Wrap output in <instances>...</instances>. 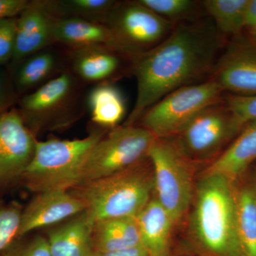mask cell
Returning <instances> with one entry per match:
<instances>
[{
    "mask_svg": "<svg viewBox=\"0 0 256 256\" xmlns=\"http://www.w3.org/2000/svg\"><path fill=\"white\" fill-rule=\"evenodd\" d=\"M176 24L138 0L118 2L106 22L112 36L110 48L130 64L164 41Z\"/></svg>",
    "mask_w": 256,
    "mask_h": 256,
    "instance_id": "cell-7",
    "label": "cell"
},
{
    "mask_svg": "<svg viewBox=\"0 0 256 256\" xmlns=\"http://www.w3.org/2000/svg\"><path fill=\"white\" fill-rule=\"evenodd\" d=\"M79 79L62 72L20 101V114L35 136L73 124L80 112Z\"/></svg>",
    "mask_w": 256,
    "mask_h": 256,
    "instance_id": "cell-5",
    "label": "cell"
},
{
    "mask_svg": "<svg viewBox=\"0 0 256 256\" xmlns=\"http://www.w3.org/2000/svg\"><path fill=\"white\" fill-rule=\"evenodd\" d=\"M143 162L130 169L80 186L76 195L95 222L137 217L150 201L153 178L140 166Z\"/></svg>",
    "mask_w": 256,
    "mask_h": 256,
    "instance_id": "cell-3",
    "label": "cell"
},
{
    "mask_svg": "<svg viewBox=\"0 0 256 256\" xmlns=\"http://www.w3.org/2000/svg\"><path fill=\"white\" fill-rule=\"evenodd\" d=\"M224 100L242 129L248 122L256 120V96L225 94Z\"/></svg>",
    "mask_w": 256,
    "mask_h": 256,
    "instance_id": "cell-27",
    "label": "cell"
},
{
    "mask_svg": "<svg viewBox=\"0 0 256 256\" xmlns=\"http://www.w3.org/2000/svg\"><path fill=\"white\" fill-rule=\"evenodd\" d=\"M4 256H52L47 238L36 236L9 250Z\"/></svg>",
    "mask_w": 256,
    "mask_h": 256,
    "instance_id": "cell-31",
    "label": "cell"
},
{
    "mask_svg": "<svg viewBox=\"0 0 256 256\" xmlns=\"http://www.w3.org/2000/svg\"><path fill=\"white\" fill-rule=\"evenodd\" d=\"M256 160V120L242 128L225 150L210 163L205 172L225 176L232 182Z\"/></svg>",
    "mask_w": 256,
    "mask_h": 256,
    "instance_id": "cell-18",
    "label": "cell"
},
{
    "mask_svg": "<svg viewBox=\"0 0 256 256\" xmlns=\"http://www.w3.org/2000/svg\"><path fill=\"white\" fill-rule=\"evenodd\" d=\"M92 256H149L142 246L124 249V250H116V252H94Z\"/></svg>",
    "mask_w": 256,
    "mask_h": 256,
    "instance_id": "cell-33",
    "label": "cell"
},
{
    "mask_svg": "<svg viewBox=\"0 0 256 256\" xmlns=\"http://www.w3.org/2000/svg\"><path fill=\"white\" fill-rule=\"evenodd\" d=\"M16 94L9 72L0 66V118L11 110L10 109L16 100Z\"/></svg>",
    "mask_w": 256,
    "mask_h": 256,
    "instance_id": "cell-30",
    "label": "cell"
},
{
    "mask_svg": "<svg viewBox=\"0 0 256 256\" xmlns=\"http://www.w3.org/2000/svg\"><path fill=\"white\" fill-rule=\"evenodd\" d=\"M210 78L225 94L256 96V45L240 36L226 42Z\"/></svg>",
    "mask_w": 256,
    "mask_h": 256,
    "instance_id": "cell-11",
    "label": "cell"
},
{
    "mask_svg": "<svg viewBox=\"0 0 256 256\" xmlns=\"http://www.w3.org/2000/svg\"><path fill=\"white\" fill-rule=\"evenodd\" d=\"M248 0H204L202 6L224 40L240 36Z\"/></svg>",
    "mask_w": 256,
    "mask_h": 256,
    "instance_id": "cell-24",
    "label": "cell"
},
{
    "mask_svg": "<svg viewBox=\"0 0 256 256\" xmlns=\"http://www.w3.org/2000/svg\"><path fill=\"white\" fill-rule=\"evenodd\" d=\"M122 60L126 58L106 45L74 48L70 52L73 74L86 82L104 84L114 78L122 68Z\"/></svg>",
    "mask_w": 256,
    "mask_h": 256,
    "instance_id": "cell-16",
    "label": "cell"
},
{
    "mask_svg": "<svg viewBox=\"0 0 256 256\" xmlns=\"http://www.w3.org/2000/svg\"><path fill=\"white\" fill-rule=\"evenodd\" d=\"M22 212L16 207L0 205V252L18 237Z\"/></svg>",
    "mask_w": 256,
    "mask_h": 256,
    "instance_id": "cell-28",
    "label": "cell"
},
{
    "mask_svg": "<svg viewBox=\"0 0 256 256\" xmlns=\"http://www.w3.org/2000/svg\"><path fill=\"white\" fill-rule=\"evenodd\" d=\"M156 198L174 223L186 214L193 197L191 164L171 138H156L148 152Z\"/></svg>",
    "mask_w": 256,
    "mask_h": 256,
    "instance_id": "cell-10",
    "label": "cell"
},
{
    "mask_svg": "<svg viewBox=\"0 0 256 256\" xmlns=\"http://www.w3.org/2000/svg\"><path fill=\"white\" fill-rule=\"evenodd\" d=\"M12 78L18 94L34 92L58 74L60 60L48 48L34 54L16 64Z\"/></svg>",
    "mask_w": 256,
    "mask_h": 256,
    "instance_id": "cell-21",
    "label": "cell"
},
{
    "mask_svg": "<svg viewBox=\"0 0 256 256\" xmlns=\"http://www.w3.org/2000/svg\"><path fill=\"white\" fill-rule=\"evenodd\" d=\"M28 3L26 0H0V20L20 16Z\"/></svg>",
    "mask_w": 256,
    "mask_h": 256,
    "instance_id": "cell-32",
    "label": "cell"
},
{
    "mask_svg": "<svg viewBox=\"0 0 256 256\" xmlns=\"http://www.w3.org/2000/svg\"><path fill=\"white\" fill-rule=\"evenodd\" d=\"M53 36L55 43L72 50L99 45L110 47L112 43L110 30L106 24L80 18H55Z\"/></svg>",
    "mask_w": 256,
    "mask_h": 256,
    "instance_id": "cell-20",
    "label": "cell"
},
{
    "mask_svg": "<svg viewBox=\"0 0 256 256\" xmlns=\"http://www.w3.org/2000/svg\"><path fill=\"white\" fill-rule=\"evenodd\" d=\"M226 42L207 15L176 24L164 41L131 62L138 94L124 126H134L170 92L208 80Z\"/></svg>",
    "mask_w": 256,
    "mask_h": 256,
    "instance_id": "cell-1",
    "label": "cell"
},
{
    "mask_svg": "<svg viewBox=\"0 0 256 256\" xmlns=\"http://www.w3.org/2000/svg\"><path fill=\"white\" fill-rule=\"evenodd\" d=\"M104 134L94 131L82 139L36 140L33 158L21 176L36 193L77 186L88 154Z\"/></svg>",
    "mask_w": 256,
    "mask_h": 256,
    "instance_id": "cell-4",
    "label": "cell"
},
{
    "mask_svg": "<svg viewBox=\"0 0 256 256\" xmlns=\"http://www.w3.org/2000/svg\"><path fill=\"white\" fill-rule=\"evenodd\" d=\"M55 18H76L104 24L118 1L114 0H52L42 1Z\"/></svg>",
    "mask_w": 256,
    "mask_h": 256,
    "instance_id": "cell-25",
    "label": "cell"
},
{
    "mask_svg": "<svg viewBox=\"0 0 256 256\" xmlns=\"http://www.w3.org/2000/svg\"><path fill=\"white\" fill-rule=\"evenodd\" d=\"M85 210L82 200L68 190L54 188L38 192L22 212L18 237L69 220Z\"/></svg>",
    "mask_w": 256,
    "mask_h": 256,
    "instance_id": "cell-13",
    "label": "cell"
},
{
    "mask_svg": "<svg viewBox=\"0 0 256 256\" xmlns=\"http://www.w3.org/2000/svg\"><path fill=\"white\" fill-rule=\"evenodd\" d=\"M16 18L0 20V66L12 60L15 47Z\"/></svg>",
    "mask_w": 256,
    "mask_h": 256,
    "instance_id": "cell-29",
    "label": "cell"
},
{
    "mask_svg": "<svg viewBox=\"0 0 256 256\" xmlns=\"http://www.w3.org/2000/svg\"><path fill=\"white\" fill-rule=\"evenodd\" d=\"M54 18L43 2H30L16 18L14 52L12 60L14 64L55 43L53 36Z\"/></svg>",
    "mask_w": 256,
    "mask_h": 256,
    "instance_id": "cell-14",
    "label": "cell"
},
{
    "mask_svg": "<svg viewBox=\"0 0 256 256\" xmlns=\"http://www.w3.org/2000/svg\"><path fill=\"white\" fill-rule=\"evenodd\" d=\"M161 18L174 24L202 18V2L193 0H138ZM205 13V12H204Z\"/></svg>",
    "mask_w": 256,
    "mask_h": 256,
    "instance_id": "cell-26",
    "label": "cell"
},
{
    "mask_svg": "<svg viewBox=\"0 0 256 256\" xmlns=\"http://www.w3.org/2000/svg\"><path fill=\"white\" fill-rule=\"evenodd\" d=\"M36 139L18 111L0 118V178L21 176L34 154Z\"/></svg>",
    "mask_w": 256,
    "mask_h": 256,
    "instance_id": "cell-12",
    "label": "cell"
},
{
    "mask_svg": "<svg viewBox=\"0 0 256 256\" xmlns=\"http://www.w3.org/2000/svg\"><path fill=\"white\" fill-rule=\"evenodd\" d=\"M236 192L233 182L205 172L196 186L192 214V233L215 256H239L236 232Z\"/></svg>",
    "mask_w": 256,
    "mask_h": 256,
    "instance_id": "cell-2",
    "label": "cell"
},
{
    "mask_svg": "<svg viewBox=\"0 0 256 256\" xmlns=\"http://www.w3.org/2000/svg\"><path fill=\"white\" fill-rule=\"evenodd\" d=\"M137 222L141 246L148 256H168L175 223L156 198H152L141 210Z\"/></svg>",
    "mask_w": 256,
    "mask_h": 256,
    "instance_id": "cell-17",
    "label": "cell"
},
{
    "mask_svg": "<svg viewBox=\"0 0 256 256\" xmlns=\"http://www.w3.org/2000/svg\"><path fill=\"white\" fill-rule=\"evenodd\" d=\"M94 252H110L141 246L137 217L96 220L92 234Z\"/></svg>",
    "mask_w": 256,
    "mask_h": 256,
    "instance_id": "cell-19",
    "label": "cell"
},
{
    "mask_svg": "<svg viewBox=\"0 0 256 256\" xmlns=\"http://www.w3.org/2000/svg\"><path fill=\"white\" fill-rule=\"evenodd\" d=\"M237 244L239 256H256V188L236 192Z\"/></svg>",
    "mask_w": 256,
    "mask_h": 256,
    "instance_id": "cell-23",
    "label": "cell"
},
{
    "mask_svg": "<svg viewBox=\"0 0 256 256\" xmlns=\"http://www.w3.org/2000/svg\"><path fill=\"white\" fill-rule=\"evenodd\" d=\"M242 130L224 98L204 109L178 134L170 138L192 164L212 162Z\"/></svg>",
    "mask_w": 256,
    "mask_h": 256,
    "instance_id": "cell-9",
    "label": "cell"
},
{
    "mask_svg": "<svg viewBox=\"0 0 256 256\" xmlns=\"http://www.w3.org/2000/svg\"><path fill=\"white\" fill-rule=\"evenodd\" d=\"M87 106L92 122L102 127L114 128L124 118L126 104L124 94L110 84H99L87 96Z\"/></svg>",
    "mask_w": 256,
    "mask_h": 256,
    "instance_id": "cell-22",
    "label": "cell"
},
{
    "mask_svg": "<svg viewBox=\"0 0 256 256\" xmlns=\"http://www.w3.org/2000/svg\"><path fill=\"white\" fill-rule=\"evenodd\" d=\"M156 138L139 126H122L104 134L90 150L82 165L78 184L107 178L133 166L148 158Z\"/></svg>",
    "mask_w": 256,
    "mask_h": 256,
    "instance_id": "cell-6",
    "label": "cell"
},
{
    "mask_svg": "<svg viewBox=\"0 0 256 256\" xmlns=\"http://www.w3.org/2000/svg\"><path fill=\"white\" fill-rule=\"evenodd\" d=\"M95 220L86 210L50 230L52 256H92V234Z\"/></svg>",
    "mask_w": 256,
    "mask_h": 256,
    "instance_id": "cell-15",
    "label": "cell"
},
{
    "mask_svg": "<svg viewBox=\"0 0 256 256\" xmlns=\"http://www.w3.org/2000/svg\"><path fill=\"white\" fill-rule=\"evenodd\" d=\"M256 28V0H248L245 20H244V31H249Z\"/></svg>",
    "mask_w": 256,
    "mask_h": 256,
    "instance_id": "cell-34",
    "label": "cell"
},
{
    "mask_svg": "<svg viewBox=\"0 0 256 256\" xmlns=\"http://www.w3.org/2000/svg\"><path fill=\"white\" fill-rule=\"evenodd\" d=\"M246 33L248 35L246 38L256 45V28H252V30H249V31L246 32Z\"/></svg>",
    "mask_w": 256,
    "mask_h": 256,
    "instance_id": "cell-35",
    "label": "cell"
},
{
    "mask_svg": "<svg viewBox=\"0 0 256 256\" xmlns=\"http://www.w3.org/2000/svg\"><path fill=\"white\" fill-rule=\"evenodd\" d=\"M224 95L210 78L180 88L150 108L139 120V126L156 138L174 137L202 110L223 100Z\"/></svg>",
    "mask_w": 256,
    "mask_h": 256,
    "instance_id": "cell-8",
    "label": "cell"
}]
</instances>
